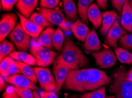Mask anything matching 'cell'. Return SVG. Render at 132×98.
<instances>
[{"mask_svg": "<svg viewBox=\"0 0 132 98\" xmlns=\"http://www.w3.org/2000/svg\"><path fill=\"white\" fill-rule=\"evenodd\" d=\"M97 5L101 9H106L107 7L108 0H96Z\"/></svg>", "mask_w": 132, "mask_h": 98, "instance_id": "ab89813d", "label": "cell"}, {"mask_svg": "<svg viewBox=\"0 0 132 98\" xmlns=\"http://www.w3.org/2000/svg\"><path fill=\"white\" fill-rule=\"evenodd\" d=\"M130 3L131 7V8H132V0H130Z\"/></svg>", "mask_w": 132, "mask_h": 98, "instance_id": "bcb514c9", "label": "cell"}, {"mask_svg": "<svg viewBox=\"0 0 132 98\" xmlns=\"http://www.w3.org/2000/svg\"><path fill=\"white\" fill-rule=\"evenodd\" d=\"M11 60V57H7L3 61H1L0 63V73H1V76L4 78L8 77V71L10 65Z\"/></svg>", "mask_w": 132, "mask_h": 98, "instance_id": "1f68e13d", "label": "cell"}, {"mask_svg": "<svg viewBox=\"0 0 132 98\" xmlns=\"http://www.w3.org/2000/svg\"><path fill=\"white\" fill-rule=\"evenodd\" d=\"M6 82H7L5 81V79L1 76V77H0V90H1V91H3V89L5 88Z\"/></svg>", "mask_w": 132, "mask_h": 98, "instance_id": "60d3db41", "label": "cell"}, {"mask_svg": "<svg viewBox=\"0 0 132 98\" xmlns=\"http://www.w3.org/2000/svg\"><path fill=\"white\" fill-rule=\"evenodd\" d=\"M71 71L72 69L67 66L55 62L53 68V73L56 85V93L57 94H59L61 92L62 88L63 87L66 79Z\"/></svg>", "mask_w": 132, "mask_h": 98, "instance_id": "7c38bea8", "label": "cell"}, {"mask_svg": "<svg viewBox=\"0 0 132 98\" xmlns=\"http://www.w3.org/2000/svg\"><path fill=\"white\" fill-rule=\"evenodd\" d=\"M17 63L20 70L21 73L26 77L29 79L31 82L35 84L38 82V79L36 76V74L34 68H32L30 67V65H28V64L21 62L17 61Z\"/></svg>", "mask_w": 132, "mask_h": 98, "instance_id": "d4e9b609", "label": "cell"}, {"mask_svg": "<svg viewBox=\"0 0 132 98\" xmlns=\"http://www.w3.org/2000/svg\"><path fill=\"white\" fill-rule=\"evenodd\" d=\"M17 17L15 14L8 13L2 15L0 21V41H4L16 26Z\"/></svg>", "mask_w": 132, "mask_h": 98, "instance_id": "30bf717a", "label": "cell"}, {"mask_svg": "<svg viewBox=\"0 0 132 98\" xmlns=\"http://www.w3.org/2000/svg\"><path fill=\"white\" fill-rule=\"evenodd\" d=\"M127 79L129 81L132 82V69H130L127 73Z\"/></svg>", "mask_w": 132, "mask_h": 98, "instance_id": "b9f144b4", "label": "cell"}, {"mask_svg": "<svg viewBox=\"0 0 132 98\" xmlns=\"http://www.w3.org/2000/svg\"><path fill=\"white\" fill-rule=\"evenodd\" d=\"M127 73L126 67H120L113 74L109 92L116 98H132V82L127 79Z\"/></svg>", "mask_w": 132, "mask_h": 98, "instance_id": "7a4b0ae2", "label": "cell"}, {"mask_svg": "<svg viewBox=\"0 0 132 98\" xmlns=\"http://www.w3.org/2000/svg\"><path fill=\"white\" fill-rule=\"evenodd\" d=\"M2 98H20L14 90V86H9L6 88Z\"/></svg>", "mask_w": 132, "mask_h": 98, "instance_id": "e575fe53", "label": "cell"}, {"mask_svg": "<svg viewBox=\"0 0 132 98\" xmlns=\"http://www.w3.org/2000/svg\"><path fill=\"white\" fill-rule=\"evenodd\" d=\"M119 43L121 48L132 50V33L126 34L121 37L119 40Z\"/></svg>", "mask_w": 132, "mask_h": 98, "instance_id": "4dcf8cb0", "label": "cell"}, {"mask_svg": "<svg viewBox=\"0 0 132 98\" xmlns=\"http://www.w3.org/2000/svg\"><path fill=\"white\" fill-rule=\"evenodd\" d=\"M5 81L7 83L11 84L16 88H29L32 90H36L37 88L35 83L31 82L25 76L20 74H15L5 78Z\"/></svg>", "mask_w": 132, "mask_h": 98, "instance_id": "5bb4252c", "label": "cell"}, {"mask_svg": "<svg viewBox=\"0 0 132 98\" xmlns=\"http://www.w3.org/2000/svg\"><path fill=\"white\" fill-rule=\"evenodd\" d=\"M121 24L126 31L132 33V8L129 0L125 3L122 9Z\"/></svg>", "mask_w": 132, "mask_h": 98, "instance_id": "ac0fdd59", "label": "cell"}, {"mask_svg": "<svg viewBox=\"0 0 132 98\" xmlns=\"http://www.w3.org/2000/svg\"><path fill=\"white\" fill-rule=\"evenodd\" d=\"M29 19L40 27L47 28L51 27H51L53 26V25L50 23L43 15L40 13H36V12H34Z\"/></svg>", "mask_w": 132, "mask_h": 98, "instance_id": "f1b7e54d", "label": "cell"}, {"mask_svg": "<svg viewBox=\"0 0 132 98\" xmlns=\"http://www.w3.org/2000/svg\"><path fill=\"white\" fill-rule=\"evenodd\" d=\"M17 15L19 17L20 23H21L22 27L30 37L34 38H38L45 28L40 27L30 19L24 17L20 13H17Z\"/></svg>", "mask_w": 132, "mask_h": 98, "instance_id": "4fadbf2b", "label": "cell"}, {"mask_svg": "<svg viewBox=\"0 0 132 98\" xmlns=\"http://www.w3.org/2000/svg\"><path fill=\"white\" fill-rule=\"evenodd\" d=\"M80 98H106L105 87L103 86L92 92L84 93Z\"/></svg>", "mask_w": 132, "mask_h": 98, "instance_id": "f546056e", "label": "cell"}, {"mask_svg": "<svg viewBox=\"0 0 132 98\" xmlns=\"http://www.w3.org/2000/svg\"><path fill=\"white\" fill-rule=\"evenodd\" d=\"M114 52L117 59L122 63L132 64V53L123 48H116Z\"/></svg>", "mask_w": 132, "mask_h": 98, "instance_id": "4316f807", "label": "cell"}, {"mask_svg": "<svg viewBox=\"0 0 132 98\" xmlns=\"http://www.w3.org/2000/svg\"><path fill=\"white\" fill-rule=\"evenodd\" d=\"M39 0H19L15 4L16 8L22 15L30 18L37 7Z\"/></svg>", "mask_w": 132, "mask_h": 98, "instance_id": "9a60e30c", "label": "cell"}, {"mask_svg": "<svg viewBox=\"0 0 132 98\" xmlns=\"http://www.w3.org/2000/svg\"><path fill=\"white\" fill-rule=\"evenodd\" d=\"M91 55L95 59L97 65L101 68H110L117 63V56L114 52L110 49H104L98 52H93Z\"/></svg>", "mask_w": 132, "mask_h": 98, "instance_id": "9c48e42d", "label": "cell"}, {"mask_svg": "<svg viewBox=\"0 0 132 98\" xmlns=\"http://www.w3.org/2000/svg\"><path fill=\"white\" fill-rule=\"evenodd\" d=\"M12 59L15 61L28 64L29 65H37L36 58L32 54L28 53L25 51H14L11 53L9 55Z\"/></svg>", "mask_w": 132, "mask_h": 98, "instance_id": "44dd1931", "label": "cell"}, {"mask_svg": "<svg viewBox=\"0 0 132 98\" xmlns=\"http://www.w3.org/2000/svg\"><path fill=\"white\" fill-rule=\"evenodd\" d=\"M21 73L20 70L19 66H18L17 62L14 59H12L10 62V65L9 69L8 71V77L15 74H20Z\"/></svg>", "mask_w": 132, "mask_h": 98, "instance_id": "d590c367", "label": "cell"}, {"mask_svg": "<svg viewBox=\"0 0 132 98\" xmlns=\"http://www.w3.org/2000/svg\"><path fill=\"white\" fill-rule=\"evenodd\" d=\"M34 69L42 88L45 91H53L56 92V85L55 79L50 69L46 67H35Z\"/></svg>", "mask_w": 132, "mask_h": 98, "instance_id": "ba28073f", "label": "cell"}, {"mask_svg": "<svg viewBox=\"0 0 132 98\" xmlns=\"http://www.w3.org/2000/svg\"><path fill=\"white\" fill-rule=\"evenodd\" d=\"M65 38L62 29L60 28L55 30L52 38V46L58 52H61L63 49Z\"/></svg>", "mask_w": 132, "mask_h": 98, "instance_id": "484cf974", "label": "cell"}, {"mask_svg": "<svg viewBox=\"0 0 132 98\" xmlns=\"http://www.w3.org/2000/svg\"><path fill=\"white\" fill-rule=\"evenodd\" d=\"M55 31L52 27H47L44 29L38 38V42L44 47L52 49V38Z\"/></svg>", "mask_w": 132, "mask_h": 98, "instance_id": "7402d4cb", "label": "cell"}, {"mask_svg": "<svg viewBox=\"0 0 132 98\" xmlns=\"http://www.w3.org/2000/svg\"><path fill=\"white\" fill-rule=\"evenodd\" d=\"M19 0H1L3 9L6 11H10Z\"/></svg>", "mask_w": 132, "mask_h": 98, "instance_id": "8d00e7d4", "label": "cell"}, {"mask_svg": "<svg viewBox=\"0 0 132 98\" xmlns=\"http://www.w3.org/2000/svg\"><path fill=\"white\" fill-rule=\"evenodd\" d=\"M102 15H103V21L100 29V33L102 35L106 36L112 25L118 19L119 16L116 12L114 10L104 11L102 14Z\"/></svg>", "mask_w": 132, "mask_h": 98, "instance_id": "2e32d148", "label": "cell"}, {"mask_svg": "<svg viewBox=\"0 0 132 98\" xmlns=\"http://www.w3.org/2000/svg\"><path fill=\"white\" fill-rule=\"evenodd\" d=\"M127 34V31L121 27L119 20H116L106 35L104 43L110 47L117 48V41L121 37Z\"/></svg>", "mask_w": 132, "mask_h": 98, "instance_id": "8fae6325", "label": "cell"}, {"mask_svg": "<svg viewBox=\"0 0 132 98\" xmlns=\"http://www.w3.org/2000/svg\"><path fill=\"white\" fill-rule=\"evenodd\" d=\"M84 48L87 51L98 52L101 49L100 41L97 34L94 29L89 31L84 43Z\"/></svg>", "mask_w": 132, "mask_h": 98, "instance_id": "d6986e66", "label": "cell"}, {"mask_svg": "<svg viewBox=\"0 0 132 98\" xmlns=\"http://www.w3.org/2000/svg\"><path fill=\"white\" fill-rule=\"evenodd\" d=\"M106 98H116V97L115 95H113V96H107Z\"/></svg>", "mask_w": 132, "mask_h": 98, "instance_id": "f6af8a7d", "label": "cell"}, {"mask_svg": "<svg viewBox=\"0 0 132 98\" xmlns=\"http://www.w3.org/2000/svg\"><path fill=\"white\" fill-rule=\"evenodd\" d=\"M10 39L20 51H27L30 48V37L26 32L20 23H18L9 35Z\"/></svg>", "mask_w": 132, "mask_h": 98, "instance_id": "8992f818", "label": "cell"}, {"mask_svg": "<svg viewBox=\"0 0 132 98\" xmlns=\"http://www.w3.org/2000/svg\"><path fill=\"white\" fill-rule=\"evenodd\" d=\"M60 3V0H40L41 7L48 9H55Z\"/></svg>", "mask_w": 132, "mask_h": 98, "instance_id": "836d02e7", "label": "cell"}, {"mask_svg": "<svg viewBox=\"0 0 132 98\" xmlns=\"http://www.w3.org/2000/svg\"><path fill=\"white\" fill-rule=\"evenodd\" d=\"M87 69L72 70L68 76L63 88L78 92H85Z\"/></svg>", "mask_w": 132, "mask_h": 98, "instance_id": "277c9868", "label": "cell"}, {"mask_svg": "<svg viewBox=\"0 0 132 98\" xmlns=\"http://www.w3.org/2000/svg\"><path fill=\"white\" fill-rule=\"evenodd\" d=\"M14 87L15 92L20 98H35L33 91L29 88H19Z\"/></svg>", "mask_w": 132, "mask_h": 98, "instance_id": "d6a6232c", "label": "cell"}, {"mask_svg": "<svg viewBox=\"0 0 132 98\" xmlns=\"http://www.w3.org/2000/svg\"><path fill=\"white\" fill-rule=\"evenodd\" d=\"M113 79L105 72L95 68L87 69L85 91H94L105 85L111 84Z\"/></svg>", "mask_w": 132, "mask_h": 98, "instance_id": "3957f363", "label": "cell"}, {"mask_svg": "<svg viewBox=\"0 0 132 98\" xmlns=\"http://www.w3.org/2000/svg\"><path fill=\"white\" fill-rule=\"evenodd\" d=\"M94 0H78V13L82 22L85 24L88 23L87 13Z\"/></svg>", "mask_w": 132, "mask_h": 98, "instance_id": "603a6c76", "label": "cell"}, {"mask_svg": "<svg viewBox=\"0 0 132 98\" xmlns=\"http://www.w3.org/2000/svg\"><path fill=\"white\" fill-rule=\"evenodd\" d=\"M71 31L72 32L76 38L80 41L84 42L89 32V29L87 25L81 19H78L70 26Z\"/></svg>", "mask_w": 132, "mask_h": 98, "instance_id": "e0dca14e", "label": "cell"}, {"mask_svg": "<svg viewBox=\"0 0 132 98\" xmlns=\"http://www.w3.org/2000/svg\"><path fill=\"white\" fill-rule=\"evenodd\" d=\"M130 69H132V67H131V68H130Z\"/></svg>", "mask_w": 132, "mask_h": 98, "instance_id": "7dc6e473", "label": "cell"}, {"mask_svg": "<svg viewBox=\"0 0 132 98\" xmlns=\"http://www.w3.org/2000/svg\"><path fill=\"white\" fill-rule=\"evenodd\" d=\"M88 18L95 28L100 27L103 21V15L96 4L94 3L89 7L87 13Z\"/></svg>", "mask_w": 132, "mask_h": 98, "instance_id": "ffe728a7", "label": "cell"}, {"mask_svg": "<svg viewBox=\"0 0 132 98\" xmlns=\"http://www.w3.org/2000/svg\"><path fill=\"white\" fill-rule=\"evenodd\" d=\"M39 12L53 25L58 26L59 28L65 31H71V27L68 24L62 12L56 9H48L43 7L39 8Z\"/></svg>", "mask_w": 132, "mask_h": 98, "instance_id": "52a82bcc", "label": "cell"}, {"mask_svg": "<svg viewBox=\"0 0 132 98\" xmlns=\"http://www.w3.org/2000/svg\"><path fill=\"white\" fill-rule=\"evenodd\" d=\"M67 98H78V96L77 95H72V96H70V97H68Z\"/></svg>", "mask_w": 132, "mask_h": 98, "instance_id": "ee69618b", "label": "cell"}, {"mask_svg": "<svg viewBox=\"0 0 132 98\" xmlns=\"http://www.w3.org/2000/svg\"><path fill=\"white\" fill-rule=\"evenodd\" d=\"M63 9L66 17L70 21H75L77 19L78 8L73 0H62Z\"/></svg>", "mask_w": 132, "mask_h": 98, "instance_id": "cb8c5ba5", "label": "cell"}, {"mask_svg": "<svg viewBox=\"0 0 132 98\" xmlns=\"http://www.w3.org/2000/svg\"><path fill=\"white\" fill-rule=\"evenodd\" d=\"M34 95H35V98H41L40 94L37 92L36 91H34Z\"/></svg>", "mask_w": 132, "mask_h": 98, "instance_id": "7bdbcfd3", "label": "cell"}, {"mask_svg": "<svg viewBox=\"0 0 132 98\" xmlns=\"http://www.w3.org/2000/svg\"><path fill=\"white\" fill-rule=\"evenodd\" d=\"M127 1L128 0H111V3L117 13L121 14L123 6Z\"/></svg>", "mask_w": 132, "mask_h": 98, "instance_id": "74e56055", "label": "cell"}, {"mask_svg": "<svg viewBox=\"0 0 132 98\" xmlns=\"http://www.w3.org/2000/svg\"><path fill=\"white\" fill-rule=\"evenodd\" d=\"M15 51L14 44L9 41L4 40L0 45V61H3L5 57Z\"/></svg>", "mask_w": 132, "mask_h": 98, "instance_id": "83f0119b", "label": "cell"}, {"mask_svg": "<svg viewBox=\"0 0 132 98\" xmlns=\"http://www.w3.org/2000/svg\"><path fill=\"white\" fill-rule=\"evenodd\" d=\"M30 52L36 58L39 67H47L55 63L57 53L51 49L43 47L40 43L30 45Z\"/></svg>", "mask_w": 132, "mask_h": 98, "instance_id": "5b68a950", "label": "cell"}, {"mask_svg": "<svg viewBox=\"0 0 132 98\" xmlns=\"http://www.w3.org/2000/svg\"><path fill=\"white\" fill-rule=\"evenodd\" d=\"M55 62L63 64L72 70H77L87 67L89 61L75 42L69 38H67L62 51L56 58Z\"/></svg>", "mask_w": 132, "mask_h": 98, "instance_id": "6da1fadb", "label": "cell"}, {"mask_svg": "<svg viewBox=\"0 0 132 98\" xmlns=\"http://www.w3.org/2000/svg\"><path fill=\"white\" fill-rule=\"evenodd\" d=\"M39 94L41 98H59L57 93L53 91H41Z\"/></svg>", "mask_w": 132, "mask_h": 98, "instance_id": "f35d334b", "label": "cell"}]
</instances>
